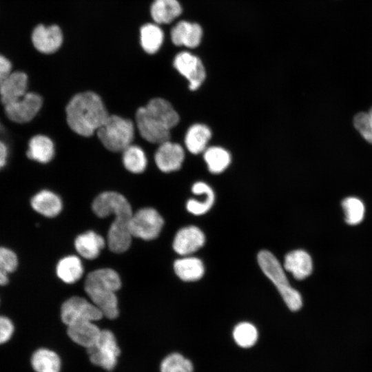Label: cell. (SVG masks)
Returning <instances> with one entry per match:
<instances>
[{"mask_svg":"<svg viewBox=\"0 0 372 372\" xmlns=\"http://www.w3.org/2000/svg\"><path fill=\"white\" fill-rule=\"evenodd\" d=\"M86 349L90 362L106 371L115 368L121 354L114 333L107 329L101 330L96 342Z\"/></svg>","mask_w":372,"mask_h":372,"instance_id":"cell-5","label":"cell"},{"mask_svg":"<svg viewBox=\"0 0 372 372\" xmlns=\"http://www.w3.org/2000/svg\"><path fill=\"white\" fill-rule=\"evenodd\" d=\"M136 123L140 134L147 141L161 144L169 141L170 130L150 115L145 107L136 111Z\"/></svg>","mask_w":372,"mask_h":372,"instance_id":"cell-11","label":"cell"},{"mask_svg":"<svg viewBox=\"0 0 372 372\" xmlns=\"http://www.w3.org/2000/svg\"><path fill=\"white\" fill-rule=\"evenodd\" d=\"M203 158L209 171L213 174L224 172L231 163L229 152L218 146L207 147L203 152Z\"/></svg>","mask_w":372,"mask_h":372,"instance_id":"cell-29","label":"cell"},{"mask_svg":"<svg viewBox=\"0 0 372 372\" xmlns=\"http://www.w3.org/2000/svg\"><path fill=\"white\" fill-rule=\"evenodd\" d=\"M123 162L125 168L133 173L143 172L147 166V158L143 149L130 145L124 151Z\"/></svg>","mask_w":372,"mask_h":372,"instance_id":"cell-32","label":"cell"},{"mask_svg":"<svg viewBox=\"0 0 372 372\" xmlns=\"http://www.w3.org/2000/svg\"><path fill=\"white\" fill-rule=\"evenodd\" d=\"M65 111L69 127L83 136L92 135L109 116L101 99L92 92L74 96Z\"/></svg>","mask_w":372,"mask_h":372,"instance_id":"cell-1","label":"cell"},{"mask_svg":"<svg viewBox=\"0 0 372 372\" xmlns=\"http://www.w3.org/2000/svg\"><path fill=\"white\" fill-rule=\"evenodd\" d=\"M8 154L9 152L7 145L0 140V170L6 165Z\"/></svg>","mask_w":372,"mask_h":372,"instance_id":"cell-40","label":"cell"},{"mask_svg":"<svg viewBox=\"0 0 372 372\" xmlns=\"http://www.w3.org/2000/svg\"><path fill=\"white\" fill-rule=\"evenodd\" d=\"M163 219L153 208H143L132 214L129 228L132 236L149 240L156 238L163 225Z\"/></svg>","mask_w":372,"mask_h":372,"instance_id":"cell-6","label":"cell"},{"mask_svg":"<svg viewBox=\"0 0 372 372\" xmlns=\"http://www.w3.org/2000/svg\"><path fill=\"white\" fill-rule=\"evenodd\" d=\"M130 218L115 217L107 234L110 249L115 253H122L128 249L132 240L129 228Z\"/></svg>","mask_w":372,"mask_h":372,"instance_id":"cell-15","label":"cell"},{"mask_svg":"<svg viewBox=\"0 0 372 372\" xmlns=\"http://www.w3.org/2000/svg\"><path fill=\"white\" fill-rule=\"evenodd\" d=\"M31 365L36 372H60L61 361L56 352L41 348L32 354Z\"/></svg>","mask_w":372,"mask_h":372,"instance_id":"cell-25","label":"cell"},{"mask_svg":"<svg viewBox=\"0 0 372 372\" xmlns=\"http://www.w3.org/2000/svg\"><path fill=\"white\" fill-rule=\"evenodd\" d=\"M174 66L189 81V88L196 90L204 82L206 72L199 58L188 52L178 53L174 58Z\"/></svg>","mask_w":372,"mask_h":372,"instance_id":"cell-10","label":"cell"},{"mask_svg":"<svg viewBox=\"0 0 372 372\" xmlns=\"http://www.w3.org/2000/svg\"><path fill=\"white\" fill-rule=\"evenodd\" d=\"M174 268L176 275L184 281H195L204 274V266L197 258H184L175 261Z\"/></svg>","mask_w":372,"mask_h":372,"instance_id":"cell-28","label":"cell"},{"mask_svg":"<svg viewBox=\"0 0 372 372\" xmlns=\"http://www.w3.org/2000/svg\"><path fill=\"white\" fill-rule=\"evenodd\" d=\"M32 41L35 48L44 54L56 52L61 45L63 35L59 26L37 25L33 30Z\"/></svg>","mask_w":372,"mask_h":372,"instance_id":"cell-12","label":"cell"},{"mask_svg":"<svg viewBox=\"0 0 372 372\" xmlns=\"http://www.w3.org/2000/svg\"><path fill=\"white\" fill-rule=\"evenodd\" d=\"M203 231L195 226L180 229L175 236L173 248L180 255H187L200 249L205 243Z\"/></svg>","mask_w":372,"mask_h":372,"instance_id":"cell-14","label":"cell"},{"mask_svg":"<svg viewBox=\"0 0 372 372\" xmlns=\"http://www.w3.org/2000/svg\"><path fill=\"white\" fill-rule=\"evenodd\" d=\"M28 76L22 72L10 73L0 84V98L5 105L14 102L26 94Z\"/></svg>","mask_w":372,"mask_h":372,"instance_id":"cell-16","label":"cell"},{"mask_svg":"<svg viewBox=\"0 0 372 372\" xmlns=\"http://www.w3.org/2000/svg\"><path fill=\"white\" fill-rule=\"evenodd\" d=\"M103 145L112 152H123L133 141L132 122L116 115H109L96 131Z\"/></svg>","mask_w":372,"mask_h":372,"instance_id":"cell-4","label":"cell"},{"mask_svg":"<svg viewBox=\"0 0 372 372\" xmlns=\"http://www.w3.org/2000/svg\"><path fill=\"white\" fill-rule=\"evenodd\" d=\"M146 110L163 125L171 130L179 122V116L172 105L165 99L155 98L145 107Z\"/></svg>","mask_w":372,"mask_h":372,"instance_id":"cell-20","label":"cell"},{"mask_svg":"<svg viewBox=\"0 0 372 372\" xmlns=\"http://www.w3.org/2000/svg\"><path fill=\"white\" fill-rule=\"evenodd\" d=\"M211 137L208 126L196 123L188 129L185 138V145L191 153L198 154L203 152Z\"/></svg>","mask_w":372,"mask_h":372,"instance_id":"cell-23","label":"cell"},{"mask_svg":"<svg viewBox=\"0 0 372 372\" xmlns=\"http://www.w3.org/2000/svg\"><path fill=\"white\" fill-rule=\"evenodd\" d=\"M163 41V32L156 25L147 23L141 28V43L148 54H154Z\"/></svg>","mask_w":372,"mask_h":372,"instance_id":"cell-31","label":"cell"},{"mask_svg":"<svg viewBox=\"0 0 372 372\" xmlns=\"http://www.w3.org/2000/svg\"><path fill=\"white\" fill-rule=\"evenodd\" d=\"M101 330L90 320H79L68 325L67 333L76 344L86 349L97 340Z\"/></svg>","mask_w":372,"mask_h":372,"instance_id":"cell-17","label":"cell"},{"mask_svg":"<svg viewBox=\"0 0 372 372\" xmlns=\"http://www.w3.org/2000/svg\"><path fill=\"white\" fill-rule=\"evenodd\" d=\"M103 316L102 312L94 303L79 296L68 299L61 308V320L67 326L79 320H99Z\"/></svg>","mask_w":372,"mask_h":372,"instance_id":"cell-7","label":"cell"},{"mask_svg":"<svg viewBox=\"0 0 372 372\" xmlns=\"http://www.w3.org/2000/svg\"><path fill=\"white\" fill-rule=\"evenodd\" d=\"M258 337L257 329L249 322H240L234 327L233 331L235 342L242 348L253 347L257 342Z\"/></svg>","mask_w":372,"mask_h":372,"instance_id":"cell-33","label":"cell"},{"mask_svg":"<svg viewBox=\"0 0 372 372\" xmlns=\"http://www.w3.org/2000/svg\"><path fill=\"white\" fill-rule=\"evenodd\" d=\"M43 103L41 96L34 92L26 93L21 99L4 105L8 118L14 122L24 123L32 120Z\"/></svg>","mask_w":372,"mask_h":372,"instance_id":"cell-9","label":"cell"},{"mask_svg":"<svg viewBox=\"0 0 372 372\" xmlns=\"http://www.w3.org/2000/svg\"><path fill=\"white\" fill-rule=\"evenodd\" d=\"M353 124L362 136L372 144V121L369 112L357 114L354 117Z\"/></svg>","mask_w":372,"mask_h":372,"instance_id":"cell-36","label":"cell"},{"mask_svg":"<svg viewBox=\"0 0 372 372\" xmlns=\"http://www.w3.org/2000/svg\"><path fill=\"white\" fill-rule=\"evenodd\" d=\"M194 364L179 353H172L162 360L160 372H194Z\"/></svg>","mask_w":372,"mask_h":372,"instance_id":"cell-34","label":"cell"},{"mask_svg":"<svg viewBox=\"0 0 372 372\" xmlns=\"http://www.w3.org/2000/svg\"><path fill=\"white\" fill-rule=\"evenodd\" d=\"M202 36L203 30L198 24L185 21L178 22L171 30L172 41L178 46L197 47Z\"/></svg>","mask_w":372,"mask_h":372,"instance_id":"cell-18","label":"cell"},{"mask_svg":"<svg viewBox=\"0 0 372 372\" xmlns=\"http://www.w3.org/2000/svg\"><path fill=\"white\" fill-rule=\"evenodd\" d=\"M342 206L345 214V220L349 225L359 224L364 216V206L362 202L355 197L345 198Z\"/></svg>","mask_w":372,"mask_h":372,"instance_id":"cell-35","label":"cell"},{"mask_svg":"<svg viewBox=\"0 0 372 372\" xmlns=\"http://www.w3.org/2000/svg\"><path fill=\"white\" fill-rule=\"evenodd\" d=\"M181 12V6L177 0H154L151 6L152 17L160 24L171 23Z\"/></svg>","mask_w":372,"mask_h":372,"instance_id":"cell-26","label":"cell"},{"mask_svg":"<svg viewBox=\"0 0 372 372\" xmlns=\"http://www.w3.org/2000/svg\"><path fill=\"white\" fill-rule=\"evenodd\" d=\"M77 252L88 260L96 258L105 246V240L99 234L88 231L78 236L74 242Z\"/></svg>","mask_w":372,"mask_h":372,"instance_id":"cell-22","label":"cell"},{"mask_svg":"<svg viewBox=\"0 0 372 372\" xmlns=\"http://www.w3.org/2000/svg\"><path fill=\"white\" fill-rule=\"evenodd\" d=\"M12 63L5 56L0 54V84L11 73Z\"/></svg>","mask_w":372,"mask_h":372,"instance_id":"cell-39","label":"cell"},{"mask_svg":"<svg viewBox=\"0 0 372 372\" xmlns=\"http://www.w3.org/2000/svg\"><path fill=\"white\" fill-rule=\"evenodd\" d=\"M369 114L371 116V121H372V107L370 109L369 112Z\"/></svg>","mask_w":372,"mask_h":372,"instance_id":"cell-42","label":"cell"},{"mask_svg":"<svg viewBox=\"0 0 372 372\" xmlns=\"http://www.w3.org/2000/svg\"><path fill=\"white\" fill-rule=\"evenodd\" d=\"M57 276L64 282L71 284L79 280L83 273L81 260L76 256L61 259L56 268Z\"/></svg>","mask_w":372,"mask_h":372,"instance_id":"cell-27","label":"cell"},{"mask_svg":"<svg viewBox=\"0 0 372 372\" xmlns=\"http://www.w3.org/2000/svg\"><path fill=\"white\" fill-rule=\"evenodd\" d=\"M0 304H1V300H0Z\"/></svg>","mask_w":372,"mask_h":372,"instance_id":"cell-43","label":"cell"},{"mask_svg":"<svg viewBox=\"0 0 372 372\" xmlns=\"http://www.w3.org/2000/svg\"><path fill=\"white\" fill-rule=\"evenodd\" d=\"M30 205L38 214L47 217L56 216L62 209V201L58 195L49 190H41L30 200Z\"/></svg>","mask_w":372,"mask_h":372,"instance_id":"cell-19","label":"cell"},{"mask_svg":"<svg viewBox=\"0 0 372 372\" xmlns=\"http://www.w3.org/2000/svg\"><path fill=\"white\" fill-rule=\"evenodd\" d=\"M3 131V127L2 124L0 122V133H1Z\"/></svg>","mask_w":372,"mask_h":372,"instance_id":"cell-41","label":"cell"},{"mask_svg":"<svg viewBox=\"0 0 372 372\" xmlns=\"http://www.w3.org/2000/svg\"><path fill=\"white\" fill-rule=\"evenodd\" d=\"M285 268L298 280L309 276L312 271L311 256L303 250H295L288 253L285 258Z\"/></svg>","mask_w":372,"mask_h":372,"instance_id":"cell-21","label":"cell"},{"mask_svg":"<svg viewBox=\"0 0 372 372\" xmlns=\"http://www.w3.org/2000/svg\"><path fill=\"white\" fill-rule=\"evenodd\" d=\"M258 261L264 273L277 287L289 309L293 311L300 309L302 304L301 296L290 285L277 258L271 252L263 250L259 252Z\"/></svg>","mask_w":372,"mask_h":372,"instance_id":"cell-3","label":"cell"},{"mask_svg":"<svg viewBox=\"0 0 372 372\" xmlns=\"http://www.w3.org/2000/svg\"><path fill=\"white\" fill-rule=\"evenodd\" d=\"M214 198V193L212 191L207 196L205 200L203 201L189 199L187 203V209L194 215L205 214L212 207Z\"/></svg>","mask_w":372,"mask_h":372,"instance_id":"cell-37","label":"cell"},{"mask_svg":"<svg viewBox=\"0 0 372 372\" xmlns=\"http://www.w3.org/2000/svg\"><path fill=\"white\" fill-rule=\"evenodd\" d=\"M92 209L100 218H105L113 214L115 217L130 218L133 214L127 200L121 194L105 192L100 194L92 203Z\"/></svg>","mask_w":372,"mask_h":372,"instance_id":"cell-8","label":"cell"},{"mask_svg":"<svg viewBox=\"0 0 372 372\" xmlns=\"http://www.w3.org/2000/svg\"><path fill=\"white\" fill-rule=\"evenodd\" d=\"M14 332L12 320L6 316L0 315V344L8 342Z\"/></svg>","mask_w":372,"mask_h":372,"instance_id":"cell-38","label":"cell"},{"mask_svg":"<svg viewBox=\"0 0 372 372\" xmlns=\"http://www.w3.org/2000/svg\"><path fill=\"white\" fill-rule=\"evenodd\" d=\"M54 153L52 140L46 136L37 135L30 140L26 154L31 160L46 163L52 160Z\"/></svg>","mask_w":372,"mask_h":372,"instance_id":"cell-24","label":"cell"},{"mask_svg":"<svg viewBox=\"0 0 372 372\" xmlns=\"http://www.w3.org/2000/svg\"><path fill=\"white\" fill-rule=\"evenodd\" d=\"M19 266L17 254L8 247L0 245V287H5L10 282V276Z\"/></svg>","mask_w":372,"mask_h":372,"instance_id":"cell-30","label":"cell"},{"mask_svg":"<svg viewBox=\"0 0 372 372\" xmlns=\"http://www.w3.org/2000/svg\"><path fill=\"white\" fill-rule=\"evenodd\" d=\"M184 158L183 148L178 143L167 141L160 144L154 158L161 171L170 172L180 168Z\"/></svg>","mask_w":372,"mask_h":372,"instance_id":"cell-13","label":"cell"},{"mask_svg":"<svg viewBox=\"0 0 372 372\" xmlns=\"http://www.w3.org/2000/svg\"><path fill=\"white\" fill-rule=\"evenodd\" d=\"M121 287L119 275L112 269L104 268L90 273L84 289L92 302L107 318L118 316V300L115 292Z\"/></svg>","mask_w":372,"mask_h":372,"instance_id":"cell-2","label":"cell"}]
</instances>
